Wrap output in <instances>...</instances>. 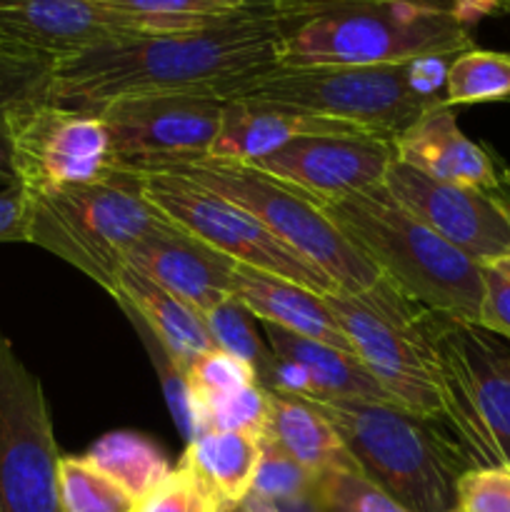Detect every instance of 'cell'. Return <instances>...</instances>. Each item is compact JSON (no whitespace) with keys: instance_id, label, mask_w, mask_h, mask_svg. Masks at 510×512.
I'll use <instances>...</instances> for the list:
<instances>
[{"instance_id":"33","label":"cell","mask_w":510,"mask_h":512,"mask_svg":"<svg viewBox=\"0 0 510 512\" xmlns=\"http://www.w3.org/2000/svg\"><path fill=\"white\" fill-rule=\"evenodd\" d=\"M123 313L128 315L133 328L140 333V340H143L145 350L150 355V363H153L155 373L160 378V388H163L165 395V403H168L170 415H173L175 425H178L180 435H183L185 445L190 440L198 438V423H195V410H193V398H190V388H188V380H185L183 368L173 360V355L163 348L158 338L150 333L148 325L138 318L130 308H123Z\"/></svg>"},{"instance_id":"44","label":"cell","mask_w":510,"mask_h":512,"mask_svg":"<svg viewBox=\"0 0 510 512\" xmlns=\"http://www.w3.org/2000/svg\"><path fill=\"white\" fill-rule=\"evenodd\" d=\"M248 3V10H255V13H263L268 10V5L273 3V0H245Z\"/></svg>"},{"instance_id":"1","label":"cell","mask_w":510,"mask_h":512,"mask_svg":"<svg viewBox=\"0 0 510 512\" xmlns=\"http://www.w3.org/2000/svg\"><path fill=\"white\" fill-rule=\"evenodd\" d=\"M278 65L273 20L243 10L188 33L133 35L95 45L50 70L45 98L85 113L123 98L158 95L225 103Z\"/></svg>"},{"instance_id":"26","label":"cell","mask_w":510,"mask_h":512,"mask_svg":"<svg viewBox=\"0 0 510 512\" xmlns=\"http://www.w3.org/2000/svg\"><path fill=\"white\" fill-rule=\"evenodd\" d=\"M510 98V55L470 48L453 58L448 68L445 103L473 105Z\"/></svg>"},{"instance_id":"15","label":"cell","mask_w":510,"mask_h":512,"mask_svg":"<svg viewBox=\"0 0 510 512\" xmlns=\"http://www.w3.org/2000/svg\"><path fill=\"white\" fill-rule=\"evenodd\" d=\"M393 158V143L378 138L303 135L253 160L250 168L288 185L323 210L325 205L383 185Z\"/></svg>"},{"instance_id":"21","label":"cell","mask_w":510,"mask_h":512,"mask_svg":"<svg viewBox=\"0 0 510 512\" xmlns=\"http://www.w3.org/2000/svg\"><path fill=\"white\" fill-rule=\"evenodd\" d=\"M115 303L133 310L148 325L150 333L173 355L183 373L195 358L215 350L205 320L130 265H123L118 273Z\"/></svg>"},{"instance_id":"13","label":"cell","mask_w":510,"mask_h":512,"mask_svg":"<svg viewBox=\"0 0 510 512\" xmlns=\"http://www.w3.org/2000/svg\"><path fill=\"white\" fill-rule=\"evenodd\" d=\"M118 165L133 173L208 158L223 100L200 95L123 98L98 110Z\"/></svg>"},{"instance_id":"4","label":"cell","mask_w":510,"mask_h":512,"mask_svg":"<svg viewBox=\"0 0 510 512\" xmlns=\"http://www.w3.org/2000/svg\"><path fill=\"white\" fill-rule=\"evenodd\" d=\"M375 488L413 512H458V480L468 458L443 420L420 418L378 400H308Z\"/></svg>"},{"instance_id":"14","label":"cell","mask_w":510,"mask_h":512,"mask_svg":"<svg viewBox=\"0 0 510 512\" xmlns=\"http://www.w3.org/2000/svg\"><path fill=\"white\" fill-rule=\"evenodd\" d=\"M163 35L138 15L98 0H0V58L53 70L95 45Z\"/></svg>"},{"instance_id":"35","label":"cell","mask_w":510,"mask_h":512,"mask_svg":"<svg viewBox=\"0 0 510 512\" xmlns=\"http://www.w3.org/2000/svg\"><path fill=\"white\" fill-rule=\"evenodd\" d=\"M50 80V70L40 65L15 63V60L0 58V188L15 185L13 170L8 158V140H5V108L23 98L45 93Z\"/></svg>"},{"instance_id":"29","label":"cell","mask_w":510,"mask_h":512,"mask_svg":"<svg viewBox=\"0 0 510 512\" xmlns=\"http://www.w3.org/2000/svg\"><path fill=\"white\" fill-rule=\"evenodd\" d=\"M205 328H208L210 338H213L215 348L225 350V353L235 355V358L245 360L250 368L258 375V383L265 373H268L270 365L275 363V353L270 350V345L255 330V315L250 313L245 305H240L238 300L230 298L223 305H218L215 310H210L208 315H203Z\"/></svg>"},{"instance_id":"28","label":"cell","mask_w":510,"mask_h":512,"mask_svg":"<svg viewBox=\"0 0 510 512\" xmlns=\"http://www.w3.org/2000/svg\"><path fill=\"white\" fill-rule=\"evenodd\" d=\"M58 495L63 512H135L138 505L85 455H60Z\"/></svg>"},{"instance_id":"16","label":"cell","mask_w":510,"mask_h":512,"mask_svg":"<svg viewBox=\"0 0 510 512\" xmlns=\"http://www.w3.org/2000/svg\"><path fill=\"white\" fill-rule=\"evenodd\" d=\"M385 190L450 245L488 265L510 253V223L485 190L440 183L393 158Z\"/></svg>"},{"instance_id":"25","label":"cell","mask_w":510,"mask_h":512,"mask_svg":"<svg viewBox=\"0 0 510 512\" xmlns=\"http://www.w3.org/2000/svg\"><path fill=\"white\" fill-rule=\"evenodd\" d=\"M85 458L113 483H118L135 503L153 493L173 470L163 450L133 430H115L103 435L90 445Z\"/></svg>"},{"instance_id":"36","label":"cell","mask_w":510,"mask_h":512,"mask_svg":"<svg viewBox=\"0 0 510 512\" xmlns=\"http://www.w3.org/2000/svg\"><path fill=\"white\" fill-rule=\"evenodd\" d=\"M135 512H218V508L193 470L178 463L153 493L135 505Z\"/></svg>"},{"instance_id":"24","label":"cell","mask_w":510,"mask_h":512,"mask_svg":"<svg viewBox=\"0 0 510 512\" xmlns=\"http://www.w3.org/2000/svg\"><path fill=\"white\" fill-rule=\"evenodd\" d=\"M180 463L193 470L220 512L248 498L253 490L260 440L233 430H208L185 445Z\"/></svg>"},{"instance_id":"3","label":"cell","mask_w":510,"mask_h":512,"mask_svg":"<svg viewBox=\"0 0 510 512\" xmlns=\"http://www.w3.org/2000/svg\"><path fill=\"white\" fill-rule=\"evenodd\" d=\"M323 213L405 298L445 318L478 323L483 265L405 210L385 185L325 205Z\"/></svg>"},{"instance_id":"7","label":"cell","mask_w":510,"mask_h":512,"mask_svg":"<svg viewBox=\"0 0 510 512\" xmlns=\"http://www.w3.org/2000/svg\"><path fill=\"white\" fill-rule=\"evenodd\" d=\"M435 358L443 423L470 468L510 470V340L438 315Z\"/></svg>"},{"instance_id":"5","label":"cell","mask_w":510,"mask_h":512,"mask_svg":"<svg viewBox=\"0 0 510 512\" xmlns=\"http://www.w3.org/2000/svg\"><path fill=\"white\" fill-rule=\"evenodd\" d=\"M28 195V243L78 268L115 298L125 255L165 215L143 190V175L118 165L90 185Z\"/></svg>"},{"instance_id":"43","label":"cell","mask_w":510,"mask_h":512,"mask_svg":"<svg viewBox=\"0 0 510 512\" xmlns=\"http://www.w3.org/2000/svg\"><path fill=\"white\" fill-rule=\"evenodd\" d=\"M488 265H490V268L498 270L500 275H505V278L510 280V253H508V255H503V258L493 260V263H488Z\"/></svg>"},{"instance_id":"34","label":"cell","mask_w":510,"mask_h":512,"mask_svg":"<svg viewBox=\"0 0 510 512\" xmlns=\"http://www.w3.org/2000/svg\"><path fill=\"white\" fill-rule=\"evenodd\" d=\"M185 380H188L193 400L215 398V395L235 393V390L258 385V375L245 360L235 358L220 348L195 358L185 368Z\"/></svg>"},{"instance_id":"42","label":"cell","mask_w":510,"mask_h":512,"mask_svg":"<svg viewBox=\"0 0 510 512\" xmlns=\"http://www.w3.org/2000/svg\"><path fill=\"white\" fill-rule=\"evenodd\" d=\"M220 512H280L278 508H275L273 503H265V500L255 498L253 493L248 495V498H243L240 503L230 505V508L220 510Z\"/></svg>"},{"instance_id":"12","label":"cell","mask_w":510,"mask_h":512,"mask_svg":"<svg viewBox=\"0 0 510 512\" xmlns=\"http://www.w3.org/2000/svg\"><path fill=\"white\" fill-rule=\"evenodd\" d=\"M143 175V190L150 203L200 238L213 245L218 253L248 268L265 270L278 278L293 280L303 288L315 290L320 295L338 293L328 275L315 268L313 263L290 250L280 238H275L258 218L245 213L243 208L230 200L178 178L170 173H138Z\"/></svg>"},{"instance_id":"19","label":"cell","mask_w":510,"mask_h":512,"mask_svg":"<svg viewBox=\"0 0 510 512\" xmlns=\"http://www.w3.org/2000/svg\"><path fill=\"white\" fill-rule=\"evenodd\" d=\"M393 153L395 160L440 183L465 185L485 193L498 183V155L473 143L460 130L450 105L420 115L393 140Z\"/></svg>"},{"instance_id":"31","label":"cell","mask_w":510,"mask_h":512,"mask_svg":"<svg viewBox=\"0 0 510 512\" xmlns=\"http://www.w3.org/2000/svg\"><path fill=\"white\" fill-rule=\"evenodd\" d=\"M313 500L320 512H413L375 488L358 470H330L318 475Z\"/></svg>"},{"instance_id":"40","label":"cell","mask_w":510,"mask_h":512,"mask_svg":"<svg viewBox=\"0 0 510 512\" xmlns=\"http://www.w3.org/2000/svg\"><path fill=\"white\" fill-rule=\"evenodd\" d=\"M488 195L493 198V203L498 205V210L510 223V168L505 163H500V160H498V183H495V188L490 190Z\"/></svg>"},{"instance_id":"27","label":"cell","mask_w":510,"mask_h":512,"mask_svg":"<svg viewBox=\"0 0 510 512\" xmlns=\"http://www.w3.org/2000/svg\"><path fill=\"white\" fill-rule=\"evenodd\" d=\"M120 13L148 20L158 33H188L248 10L245 0H98Z\"/></svg>"},{"instance_id":"6","label":"cell","mask_w":510,"mask_h":512,"mask_svg":"<svg viewBox=\"0 0 510 512\" xmlns=\"http://www.w3.org/2000/svg\"><path fill=\"white\" fill-rule=\"evenodd\" d=\"M353 353L390 403L420 418L443 420L435 358L438 313L405 298L380 278L363 293L325 295Z\"/></svg>"},{"instance_id":"39","label":"cell","mask_w":510,"mask_h":512,"mask_svg":"<svg viewBox=\"0 0 510 512\" xmlns=\"http://www.w3.org/2000/svg\"><path fill=\"white\" fill-rule=\"evenodd\" d=\"M28 195L20 185L0 188V243H28Z\"/></svg>"},{"instance_id":"37","label":"cell","mask_w":510,"mask_h":512,"mask_svg":"<svg viewBox=\"0 0 510 512\" xmlns=\"http://www.w3.org/2000/svg\"><path fill=\"white\" fill-rule=\"evenodd\" d=\"M458 512H510V470H465L458 480Z\"/></svg>"},{"instance_id":"2","label":"cell","mask_w":510,"mask_h":512,"mask_svg":"<svg viewBox=\"0 0 510 512\" xmlns=\"http://www.w3.org/2000/svg\"><path fill=\"white\" fill-rule=\"evenodd\" d=\"M283 68L398 65L475 48L460 0H273Z\"/></svg>"},{"instance_id":"41","label":"cell","mask_w":510,"mask_h":512,"mask_svg":"<svg viewBox=\"0 0 510 512\" xmlns=\"http://www.w3.org/2000/svg\"><path fill=\"white\" fill-rule=\"evenodd\" d=\"M465 8V13L470 15L473 23H478L480 18L493 13H503V10H510V0H460Z\"/></svg>"},{"instance_id":"17","label":"cell","mask_w":510,"mask_h":512,"mask_svg":"<svg viewBox=\"0 0 510 512\" xmlns=\"http://www.w3.org/2000/svg\"><path fill=\"white\" fill-rule=\"evenodd\" d=\"M125 265L140 270L200 318L233 298L235 260L170 218L128 250Z\"/></svg>"},{"instance_id":"8","label":"cell","mask_w":510,"mask_h":512,"mask_svg":"<svg viewBox=\"0 0 510 512\" xmlns=\"http://www.w3.org/2000/svg\"><path fill=\"white\" fill-rule=\"evenodd\" d=\"M148 173L178 175L243 208L290 250L323 270L340 293H363L380 280L378 270L325 218L318 205L250 165L195 160Z\"/></svg>"},{"instance_id":"18","label":"cell","mask_w":510,"mask_h":512,"mask_svg":"<svg viewBox=\"0 0 510 512\" xmlns=\"http://www.w3.org/2000/svg\"><path fill=\"white\" fill-rule=\"evenodd\" d=\"M303 135H340V138H370L360 128L340 120L320 118L303 110L285 108L260 100H225L218 135L208 158L223 163L250 165L273 150Z\"/></svg>"},{"instance_id":"22","label":"cell","mask_w":510,"mask_h":512,"mask_svg":"<svg viewBox=\"0 0 510 512\" xmlns=\"http://www.w3.org/2000/svg\"><path fill=\"white\" fill-rule=\"evenodd\" d=\"M260 323V320H258ZM265 333V343L270 345L278 358L295 363L308 375L310 398L308 400H378L390 403L378 380L365 370L355 355L303 335L288 333L278 325L260 323Z\"/></svg>"},{"instance_id":"23","label":"cell","mask_w":510,"mask_h":512,"mask_svg":"<svg viewBox=\"0 0 510 512\" xmlns=\"http://www.w3.org/2000/svg\"><path fill=\"white\" fill-rule=\"evenodd\" d=\"M265 438L278 443L293 460L318 478L330 470H355L353 458L330 420L313 403L268 390Z\"/></svg>"},{"instance_id":"32","label":"cell","mask_w":510,"mask_h":512,"mask_svg":"<svg viewBox=\"0 0 510 512\" xmlns=\"http://www.w3.org/2000/svg\"><path fill=\"white\" fill-rule=\"evenodd\" d=\"M315 475L305 470L298 460L290 458L278 443L260 438V463L250 493L273 505L295 503L313 495Z\"/></svg>"},{"instance_id":"30","label":"cell","mask_w":510,"mask_h":512,"mask_svg":"<svg viewBox=\"0 0 510 512\" xmlns=\"http://www.w3.org/2000/svg\"><path fill=\"white\" fill-rule=\"evenodd\" d=\"M193 410L198 435L208 430H233L260 440L268 428V390L250 385L235 393L193 400Z\"/></svg>"},{"instance_id":"20","label":"cell","mask_w":510,"mask_h":512,"mask_svg":"<svg viewBox=\"0 0 510 512\" xmlns=\"http://www.w3.org/2000/svg\"><path fill=\"white\" fill-rule=\"evenodd\" d=\"M233 298L245 305L260 323L278 325L288 333L303 335V338L318 340V343L355 355L325 295L315 290L270 275L265 270L235 263Z\"/></svg>"},{"instance_id":"9","label":"cell","mask_w":510,"mask_h":512,"mask_svg":"<svg viewBox=\"0 0 510 512\" xmlns=\"http://www.w3.org/2000/svg\"><path fill=\"white\" fill-rule=\"evenodd\" d=\"M233 100H260L340 120L385 143H393L420 115L433 110L410 88L405 63L315 68L278 65L245 85Z\"/></svg>"},{"instance_id":"10","label":"cell","mask_w":510,"mask_h":512,"mask_svg":"<svg viewBox=\"0 0 510 512\" xmlns=\"http://www.w3.org/2000/svg\"><path fill=\"white\" fill-rule=\"evenodd\" d=\"M3 123L10 170L25 193L90 185L118 170L98 113L53 103L40 93L8 105Z\"/></svg>"},{"instance_id":"38","label":"cell","mask_w":510,"mask_h":512,"mask_svg":"<svg viewBox=\"0 0 510 512\" xmlns=\"http://www.w3.org/2000/svg\"><path fill=\"white\" fill-rule=\"evenodd\" d=\"M475 325L510 340V280L490 265H483V303Z\"/></svg>"},{"instance_id":"11","label":"cell","mask_w":510,"mask_h":512,"mask_svg":"<svg viewBox=\"0 0 510 512\" xmlns=\"http://www.w3.org/2000/svg\"><path fill=\"white\" fill-rule=\"evenodd\" d=\"M58 463L43 385L0 328V512H63Z\"/></svg>"}]
</instances>
